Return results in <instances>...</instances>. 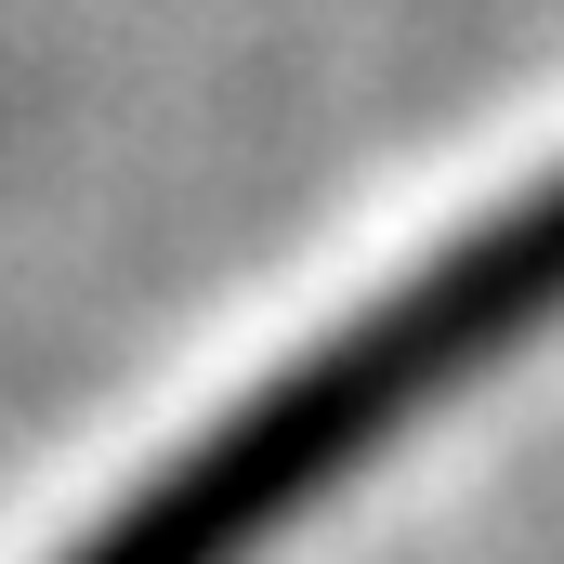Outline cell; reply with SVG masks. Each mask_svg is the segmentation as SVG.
<instances>
[{
	"mask_svg": "<svg viewBox=\"0 0 564 564\" xmlns=\"http://www.w3.org/2000/svg\"><path fill=\"white\" fill-rule=\"evenodd\" d=\"M552 315H564V171L525 184L486 237L433 250L381 315H355L341 341H315L276 394H250L237 421H210L171 473H144L66 564H237V552H263L381 433H408L433 394H459L499 341H525Z\"/></svg>",
	"mask_w": 564,
	"mask_h": 564,
	"instance_id": "cell-1",
	"label": "cell"
}]
</instances>
